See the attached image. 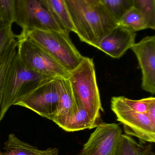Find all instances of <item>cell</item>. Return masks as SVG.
Wrapping results in <instances>:
<instances>
[{
  "label": "cell",
  "mask_w": 155,
  "mask_h": 155,
  "mask_svg": "<svg viewBox=\"0 0 155 155\" xmlns=\"http://www.w3.org/2000/svg\"><path fill=\"white\" fill-rule=\"evenodd\" d=\"M80 40L96 48L101 40L117 25V21L101 3L93 5L84 0H64Z\"/></svg>",
  "instance_id": "obj_1"
},
{
  "label": "cell",
  "mask_w": 155,
  "mask_h": 155,
  "mask_svg": "<svg viewBox=\"0 0 155 155\" xmlns=\"http://www.w3.org/2000/svg\"><path fill=\"white\" fill-rule=\"evenodd\" d=\"M67 78L75 102L82 105L92 120L99 124L101 112L103 110L93 59L84 57L79 65L70 72Z\"/></svg>",
  "instance_id": "obj_2"
},
{
  "label": "cell",
  "mask_w": 155,
  "mask_h": 155,
  "mask_svg": "<svg viewBox=\"0 0 155 155\" xmlns=\"http://www.w3.org/2000/svg\"><path fill=\"white\" fill-rule=\"evenodd\" d=\"M20 34L42 48L70 72L83 58L68 33L52 30H22Z\"/></svg>",
  "instance_id": "obj_3"
},
{
  "label": "cell",
  "mask_w": 155,
  "mask_h": 155,
  "mask_svg": "<svg viewBox=\"0 0 155 155\" xmlns=\"http://www.w3.org/2000/svg\"><path fill=\"white\" fill-rule=\"evenodd\" d=\"M26 67L17 54L13 60L4 85L2 96V116L17 102L43 82L51 78Z\"/></svg>",
  "instance_id": "obj_4"
},
{
  "label": "cell",
  "mask_w": 155,
  "mask_h": 155,
  "mask_svg": "<svg viewBox=\"0 0 155 155\" xmlns=\"http://www.w3.org/2000/svg\"><path fill=\"white\" fill-rule=\"evenodd\" d=\"M16 40L17 55L26 67L47 77L68 78L70 72L42 48L21 34Z\"/></svg>",
  "instance_id": "obj_5"
},
{
  "label": "cell",
  "mask_w": 155,
  "mask_h": 155,
  "mask_svg": "<svg viewBox=\"0 0 155 155\" xmlns=\"http://www.w3.org/2000/svg\"><path fill=\"white\" fill-rule=\"evenodd\" d=\"M61 78H51L19 100L15 105L26 107L52 120L58 108L62 92Z\"/></svg>",
  "instance_id": "obj_6"
},
{
  "label": "cell",
  "mask_w": 155,
  "mask_h": 155,
  "mask_svg": "<svg viewBox=\"0 0 155 155\" xmlns=\"http://www.w3.org/2000/svg\"><path fill=\"white\" fill-rule=\"evenodd\" d=\"M15 22L23 31L52 30L65 32L39 0H15Z\"/></svg>",
  "instance_id": "obj_7"
},
{
  "label": "cell",
  "mask_w": 155,
  "mask_h": 155,
  "mask_svg": "<svg viewBox=\"0 0 155 155\" xmlns=\"http://www.w3.org/2000/svg\"><path fill=\"white\" fill-rule=\"evenodd\" d=\"M111 109L117 120L123 124L126 134L138 138L140 143H154L155 124L145 113H137L127 108L113 97L111 100Z\"/></svg>",
  "instance_id": "obj_8"
},
{
  "label": "cell",
  "mask_w": 155,
  "mask_h": 155,
  "mask_svg": "<svg viewBox=\"0 0 155 155\" xmlns=\"http://www.w3.org/2000/svg\"><path fill=\"white\" fill-rule=\"evenodd\" d=\"M80 153L75 155H115L122 128L117 124L101 123Z\"/></svg>",
  "instance_id": "obj_9"
},
{
  "label": "cell",
  "mask_w": 155,
  "mask_h": 155,
  "mask_svg": "<svg viewBox=\"0 0 155 155\" xmlns=\"http://www.w3.org/2000/svg\"><path fill=\"white\" fill-rule=\"evenodd\" d=\"M131 50L135 54L143 74L142 87L155 94V36H148L135 43Z\"/></svg>",
  "instance_id": "obj_10"
},
{
  "label": "cell",
  "mask_w": 155,
  "mask_h": 155,
  "mask_svg": "<svg viewBox=\"0 0 155 155\" xmlns=\"http://www.w3.org/2000/svg\"><path fill=\"white\" fill-rule=\"evenodd\" d=\"M136 33L116 25L98 44L96 48L109 56L119 59L136 43Z\"/></svg>",
  "instance_id": "obj_11"
},
{
  "label": "cell",
  "mask_w": 155,
  "mask_h": 155,
  "mask_svg": "<svg viewBox=\"0 0 155 155\" xmlns=\"http://www.w3.org/2000/svg\"><path fill=\"white\" fill-rule=\"evenodd\" d=\"M62 92L58 108L52 121L62 128L67 120L75 113L76 105L68 78H61Z\"/></svg>",
  "instance_id": "obj_12"
},
{
  "label": "cell",
  "mask_w": 155,
  "mask_h": 155,
  "mask_svg": "<svg viewBox=\"0 0 155 155\" xmlns=\"http://www.w3.org/2000/svg\"><path fill=\"white\" fill-rule=\"evenodd\" d=\"M117 25L131 31L151 29L154 30L145 13L135 6L127 10L117 21Z\"/></svg>",
  "instance_id": "obj_13"
},
{
  "label": "cell",
  "mask_w": 155,
  "mask_h": 155,
  "mask_svg": "<svg viewBox=\"0 0 155 155\" xmlns=\"http://www.w3.org/2000/svg\"><path fill=\"white\" fill-rule=\"evenodd\" d=\"M42 5L52 15L64 31H74L64 0H39Z\"/></svg>",
  "instance_id": "obj_14"
},
{
  "label": "cell",
  "mask_w": 155,
  "mask_h": 155,
  "mask_svg": "<svg viewBox=\"0 0 155 155\" xmlns=\"http://www.w3.org/2000/svg\"><path fill=\"white\" fill-rule=\"evenodd\" d=\"M51 149L40 150L21 141L13 134H10L8 140L5 143V152L0 150V155H44L49 153Z\"/></svg>",
  "instance_id": "obj_15"
},
{
  "label": "cell",
  "mask_w": 155,
  "mask_h": 155,
  "mask_svg": "<svg viewBox=\"0 0 155 155\" xmlns=\"http://www.w3.org/2000/svg\"><path fill=\"white\" fill-rule=\"evenodd\" d=\"M115 155H155L151 145L138 143L132 137L122 134Z\"/></svg>",
  "instance_id": "obj_16"
},
{
  "label": "cell",
  "mask_w": 155,
  "mask_h": 155,
  "mask_svg": "<svg viewBox=\"0 0 155 155\" xmlns=\"http://www.w3.org/2000/svg\"><path fill=\"white\" fill-rule=\"evenodd\" d=\"M76 110L69 118L62 129L68 132L93 129L98 126L90 117L83 107L75 102Z\"/></svg>",
  "instance_id": "obj_17"
},
{
  "label": "cell",
  "mask_w": 155,
  "mask_h": 155,
  "mask_svg": "<svg viewBox=\"0 0 155 155\" xmlns=\"http://www.w3.org/2000/svg\"><path fill=\"white\" fill-rule=\"evenodd\" d=\"M17 40L12 41L0 58V123L3 119L1 105L4 85L13 60L17 54Z\"/></svg>",
  "instance_id": "obj_18"
},
{
  "label": "cell",
  "mask_w": 155,
  "mask_h": 155,
  "mask_svg": "<svg viewBox=\"0 0 155 155\" xmlns=\"http://www.w3.org/2000/svg\"><path fill=\"white\" fill-rule=\"evenodd\" d=\"M101 3L117 22L128 9L134 6V0H101Z\"/></svg>",
  "instance_id": "obj_19"
},
{
  "label": "cell",
  "mask_w": 155,
  "mask_h": 155,
  "mask_svg": "<svg viewBox=\"0 0 155 155\" xmlns=\"http://www.w3.org/2000/svg\"><path fill=\"white\" fill-rule=\"evenodd\" d=\"M117 98L127 108L137 113L143 114L146 113L150 105L155 102V98L153 97L138 100H132L123 96L117 97Z\"/></svg>",
  "instance_id": "obj_20"
},
{
  "label": "cell",
  "mask_w": 155,
  "mask_h": 155,
  "mask_svg": "<svg viewBox=\"0 0 155 155\" xmlns=\"http://www.w3.org/2000/svg\"><path fill=\"white\" fill-rule=\"evenodd\" d=\"M12 24L0 22V58L17 35L12 29Z\"/></svg>",
  "instance_id": "obj_21"
},
{
  "label": "cell",
  "mask_w": 155,
  "mask_h": 155,
  "mask_svg": "<svg viewBox=\"0 0 155 155\" xmlns=\"http://www.w3.org/2000/svg\"><path fill=\"white\" fill-rule=\"evenodd\" d=\"M15 0H0V22H15Z\"/></svg>",
  "instance_id": "obj_22"
},
{
  "label": "cell",
  "mask_w": 155,
  "mask_h": 155,
  "mask_svg": "<svg viewBox=\"0 0 155 155\" xmlns=\"http://www.w3.org/2000/svg\"><path fill=\"white\" fill-rule=\"evenodd\" d=\"M134 6L143 11L155 27V0H134Z\"/></svg>",
  "instance_id": "obj_23"
},
{
  "label": "cell",
  "mask_w": 155,
  "mask_h": 155,
  "mask_svg": "<svg viewBox=\"0 0 155 155\" xmlns=\"http://www.w3.org/2000/svg\"><path fill=\"white\" fill-rule=\"evenodd\" d=\"M145 114L150 120L155 124V102L150 105Z\"/></svg>",
  "instance_id": "obj_24"
},
{
  "label": "cell",
  "mask_w": 155,
  "mask_h": 155,
  "mask_svg": "<svg viewBox=\"0 0 155 155\" xmlns=\"http://www.w3.org/2000/svg\"><path fill=\"white\" fill-rule=\"evenodd\" d=\"M84 1L91 4L96 5L101 3V0H84Z\"/></svg>",
  "instance_id": "obj_25"
}]
</instances>
